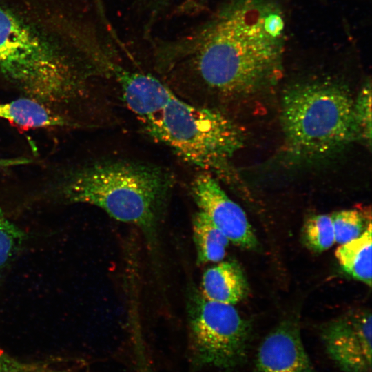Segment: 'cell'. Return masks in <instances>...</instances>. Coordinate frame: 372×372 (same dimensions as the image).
<instances>
[{
	"mask_svg": "<svg viewBox=\"0 0 372 372\" xmlns=\"http://www.w3.org/2000/svg\"><path fill=\"white\" fill-rule=\"evenodd\" d=\"M4 216L2 209L0 207V216Z\"/></svg>",
	"mask_w": 372,
	"mask_h": 372,
	"instance_id": "ac0fdd59",
	"label": "cell"
},
{
	"mask_svg": "<svg viewBox=\"0 0 372 372\" xmlns=\"http://www.w3.org/2000/svg\"><path fill=\"white\" fill-rule=\"evenodd\" d=\"M174 177L161 166L124 159L101 160L69 173L61 187L65 199L104 210L138 226L152 238Z\"/></svg>",
	"mask_w": 372,
	"mask_h": 372,
	"instance_id": "277c9868",
	"label": "cell"
},
{
	"mask_svg": "<svg viewBox=\"0 0 372 372\" xmlns=\"http://www.w3.org/2000/svg\"><path fill=\"white\" fill-rule=\"evenodd\" d=\"M25 240V234L14 224L0 216V275L13 260Z\"/></svg>",
	"mask_w": 372,
	"mask_h": 372,
	"instance_id": "2e32d148",
	"label": "cell"
},
{
	"mask_svg": "<svg viewBox=\"0 0 372 372\" xmlns=\"http://www.w3.org/2000/svg\"><path fill=\"white\" fill-rule=\"evenodd\" d=\"M107 69L149 136L202 172L231 178L230 161L245 137L227 115L187 101L151 74L130 71L112 60Z\"/></svg>",
	"mask_w": 372,
	"mask_h": 372,
	"instance_id": "3957f363",
	"label": "cell"
},
{
	"mask_svg": "<svg viewBox=\"0 0 372 372\" xmlns=\"http://www.w3.org/2000/svg\"><path fill=\"white\" fill-rule=\"evenodd\" d=\"M353 110L358 130V138L366 143L369 148L371 143V84L365 83L355 100Z\"/></svg>",
	"mask_w": 372,
	"mask_h": 372,
	"instance_id": "e0dca14e",
	"label": "cell"
},
{
	"mask_svg": "<svg viewBox=\"0 0 372 372\" xmlns=\"http://www.w3.org/2000/svg\"><path fill=\"white\" fill-rule=\"evenodd\" d=\"M371 225L359 237L342 244L335 251L336 258L348 275L371 286Z\"/></svg>",
	"mask_w": 372,
	"mask_h": 372,
	"instance_id": "7c38bea8",
	"label": "cell"
},
{
	"mask_svg": "<svg viewBox=\"0 0 372 372\" xmlns=\"http://www.w3.org/2000/svg\"><path fill=\"white\" fill-rule=\"evenodd\" d=\"M354 100L344 86L327 81L299 83L284 94L280 121L285 146L295 158H327L358 138Z\"/></svg>",
	"mask_w": 372,
	"mask_h": 372,
	"instance_id": "5b68a950",
	"label": "cell"
},
{
	"mask_svg": "<svg viewBox=\"0 0 372 372\" xmlns=\"http://www.w3.org/2000/svg\"><path fill=\"white\" fill-rule=\"evenodd\" d=\"M285 30L273 1H230L169 60L189 73L171 88L194 104L201 94L235 98L273 84L282 72Z\"/></svg>",
	"mask_w": 372,
	"mask_h": 372,
	"instance_id": "7a4b0ae2",
	"label": "cell"
},
{
	"mask_svg": "<svg viewBox=\"0 0 372 372\" xmlns=\"http://www.w3.org/2000/svg\"><path fill=\"white\" fill-rule=\"evenodd\" d=\"M187 320L192 365L229 370L245 361L250 325L234 305L207 300L193 289Z\"/></svg>",
	"mask_w": 372,
	"mask_h": 372,
	"instance_id": "8992f818",
	"label": "cell"
},
{
	"mask_svg": "<svg viewBox=\"0 0 372 372\" xmlns=\"http://www.w3.org/2000/svg\"><path fill=\"white\" fill-rule=\"evenodd\" d=\"M330 215L335 241L340 245L357 238L371 225V215L357 209L342 210Z\"/></svg>",
	"mask_w": 372,
	"mask_h": 372,
	"instance_id": "9a60e30c",
	"label": "cell"
},
{
	"mask_svg": "<svg viewBox=\"0 0 372 372\" xmlns=\"http://www.w3.org/2000/svg\"><path fill=\"white\" fill-rule=\"evenodd\" d=\"M83 0H0V75L56 111L107 75L106 53Z\"/></svg>",
	"mask_w": 372,
	"mask_h": 372,
	"instance_id": "6da1fadb",
	"label": "cell"
},
{
	"mask_svg": "<svg viewBox=\"0 0 372 372\" xmlns=\"http://www.w3.org/2000/svg\"><path fill=\"white\" fill-rule=\"evenodd\" d=\"M302 239L305 246L316 253L331 248L335 243L331 215L317 214L308 218L302 229Z\"/></svg>",
	"mask_w": 372,
	"mask_h": 372,
	"instance_id": "5bb4252c",
	"label": "cell"
},
{
	"mask_svg": "<svg viewBox=\"0 0 372 372\" xmlns=\"http://www.w3.org/2000/svg\"><path fill=\"white\" fill-rule=\"evenodd\" d=\"M0 118L24 127H64L68 121L43 104L27 97L0 103Z\"/></svg>",
	"mask_w": 372,
	"mask_h": 372,
	"instance_id": "8fae6325",
	"label": "cell"
},
{
	"mask_svg": "<svg viewBox=\"0 0 372 372\" xmlns=\"http://www.w3.org/2000/svg\"><path fill=\"white\" fill-rule=\"evenodd\" d=\"M320 337L326 352L342 372H371L370 310L354 309L328 322Z\"/></svg>",
	"mask_w": 372,
	"mask_h": 372,
	"instance_id": "52a82bcc",
	"label": "cell"
},
{
	"mask_svg": "<svg viewBox=\"0 0 372 372\" xmlns=\"http://www.w3.org/2000/svg\"><path fill=\"white\" fill-rule=\"evenodd\" d=\"M191 193L199 211L205 214L229 242L245 249H255L256 236L242 207L221 187L218 178L201 172L191 183Z\"/></svg>",
	"mask_w": 372,
	"mask_h": 372,
	"instance_id": "ba28073f",
	"label": "cell"
},
{
	"mask_svg": "<svg viewBox=\"0 0 372 372\" xmlns=\"http://www.w3.org/2000/svg\"><path fill=\"white\" fill-rule=\"evenodd\" d=\"M251 372H316L295 320H285L260 343Z\"/></svg>",
	"mask_w": 372,
	"mask_h": 372,
	"instance_id": "9c48e42d",
	"label": "cell"
},
{
	"mask_svg": "<svg viewBox=\"0 0 372 372\" xmlns=\"http://www.w3.org/2000/svg\"><path fill=\"white\" fill-rule=\"evenodd\" d=\"M192 231L198 264L219 262L225 258L229 240L201 211L193 216Z\"/></svg>",
	"mask_w": 372,
	"mask_h": 372,
	"instance_id": "4fadbf2b",
	"label": "cell"
},
{
	"mask_svg": "<svg viewBox=\"0 0 372 372\" xmlns=\"http://www.w3.org/2000/svg\"><path fill=\"white\" fill-rule=\"evenodd\" d=\"M200 291L207 300L234 305L247 296L248 284L237 262L220 261L204 272Z\"/></svg>",
	"mask_w": 372,
	"mask_h": 372,
	"instance_id": "30bf717a",
	"label": "cell"
}]
</instances>
